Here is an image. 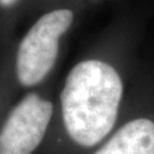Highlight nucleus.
<instances>
[{
    "mask_svg": "<svg viewBox=\"0 0 154 154\" xmlns=\"http://www.w3.org/2000/svg\"><path fill=\"white\" fill-rule=\"evenodd\" d=\"M25 0H0V46L5 49L13 42L18 21L23 16Z\"/></svg>",
    "mask_w": 154,
    "mask_h": 154,
    "instance_id": "nucleus-5",
    "label": "nucleus"
},
{
    "mask_svg": "<svg viewBox=\"0 0 154 154\" xmlns=\"http://www.w3.org/2000/svg\"><path fill=\"white\" fill-rule=\"evenodd\" d=\"M54 105L37 91L26 93L0 126V154H32L42 143Z\"/></svg>",
    "mask_w": 154,
    "mask_h": 154,
    "instance_id": "nucleus-3",
    "label": "nucleus"
},
{
    "mask_svg": "<svg viewBox=\"0 0 154 154\" xmlns=\"http://www.w3.org/2000/svg\"><path fill=\"white\" fill-rule=\"evenodd\" d=\"M123 85L113 66L98 58L77 63L60 95L67 136L82 147L100 143L116 125Z\"/></svg>",
    "mask_w": 154,
    "mask_h": 154,
    "instance_id": "nucleus-1",
    "label": "nucleus"
},
{
    "mask_svg": "<svg viewBox=\"0 0 154 154\" xmlns=\"http://www.w3.org/2000/svg\"><path fill=\"white\" fill-rule=\"evenodd\" d=\"M94 154H154V122L144 118L128 122Z\"/></svg>",
    "mask_w": 154,
    "mask_h": 154,
    "instance_id": "nucleus-4",
    "label": "nucleus"
},
{
    "mask_svg": "<svg viewBox=\"0 0 154 154\" xmlns=\"http://www.w3.org/2000/svg\"><path fill=\"white\" fill-rule=\"evenodd\" d=\"M73 21L74 13L70 8L46 11L21 38L6 47L2 62L17 86L35 88L47 79L60 55L62 38Z\"/></svg>",
    "mask_w": 154,
    "mask_h": 154,
    "instance_id": "nucleus-2",
    "label": "nucleus"
}]
</instances>
